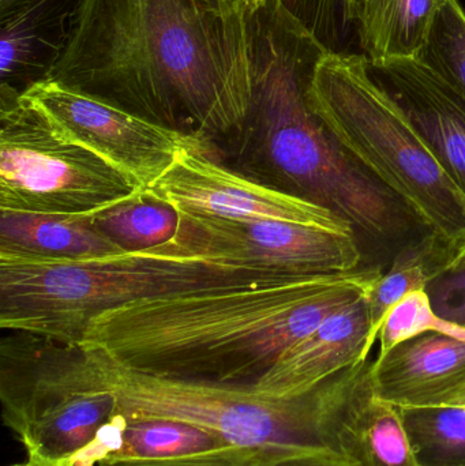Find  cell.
Returning <instances> with one entry per match:
<instances>
[{
    "label": "cell",
    "instance_id": "cell-1",
    "mask_svg": "<svg viewBox=\"0 0 465 466\" xmlns=\"http://www.w3.org/2000/svg\"><path fill=\"white\" fill-rule=\"evenodd\" d=\"M210 141L251 98L248 14L235 0H84L48 81Z\"/></svg>",
    "mask_w": 465,
    "mask_h": 466
},
{
    "label": "cell",
    "instance_id": "cell-2",
    "mask_svg": "<svg viewBox=\"0 0 465 466\" xmlns=\"http://www.w3.org/2000/svg\"><path fill=\"white\" fill-rule=\"evenodd\" d=\"M382 274L373 265L141 299L96 315L78 345L141 374L254 393L287 350Z\"/></svg>",
    "mask_w": 465,
    "mask_h": 466
},
{
    "label": "cell",
    "instance_id": "cell-3",
    "mask_svg": "<svg viewBox=\"0 0 465 466\" xmlns=\"http://www.w3.org/2000/svg\"><path fill=\"white\" fill-rule=\"evenodd\" d=\"M248 14L251 98L237 134L258 182L335 213L354 228L363 252L393 255L429 231L362 168L321 122L308 98L327 56L310 35L267 0Z\"/></svg>",
    "mask_w": 465,
    "mask_h": 466
},
{
    "label": "cell",
    "instance_id": "cell-4",
    "mask_svg": "<svg viewBox=\"0 0 465 466\" xmlns=\"http://www.w3.org/2000/svg\"><path fill=\"white\" fill-rule=\"evenodd\" d=\"M281 274L177 240L142 251L87 259H51L0 249V326L78 345L90 319L141 299Z\"/></svg>",
    "mask_w": 465,
    "mask_h": 466
},
{
    "label": "cell",
    "instance_id": "cell-5",
    "mask_svg": "<svg viewBox=\"0 0 465 466\" xmlns=\"http://www.w3.org/2000/svg\"><path fill=\"white\" fill-rule=\"evenodd\" d=\"M126 415L175 419L212 430L234 446L324 451L360 465V431L373 400L371 364L363 361L287 399L177 382L114 363L97 350Z\"/></svg>",
    "mask_w": 465,
    "mask_h": 466
},
{
    "label": "cell",
    "instance_id": "cell-6",
    "mask_svg": "<svg viewBox=\"0 0 465 466\" xmlns=\"http://www.w3.org/2000/svg\"><path fill=\"white\" fill-rule=\"evenodd\" d=\"M308 98L341 147L429 231L455 247L463 243L465 197L400 106L369 76L365 57L327 55Z\"/></svg>",
    "mask_w": 465,
    "mask_h": 466
},
{
    "label": "cell",
    "instance_id": "cell-7",
    "mask_svg": "<svg viewBox=\"0 0 465 466\" xmlns=\"http://www.w3.org/2000/svg\"><path fill=\"white\" fill-rule=\"evenodd\" d=\"M19 334L0 348L3 420L27 461L68 466L116 415V394L92 350Z\"/></svg>",
    "mask_w": 465,
    "mask_h": 466
},
{
    "label": "cell",
    "instance_id": "cell-8",
    "mask_svg": "<svg viewBox=\"0 0 465 466\" xmlns=\"http://www.w3.org/2000/svg\"><path fill=\"white\" fill-rule=\"evenodd\" d=\"M141 191L49 125L25 96H0V213L89 216Z\"/></svg>",
    "mask_w": 465,
    "mask_h": 466
},
{
    "label": "cell",
    "instance_id": "cell-9",
    "mask_svg": "<svg viewBox=\"0 0 465 466\" xmlns=\"http://www.w3.org/2000/svg\"><path fill=\"white\" fill-rule=\"evenodd\" d=\"M24 96L60 136L119 169L141 190L155 185L182 150L207 145L52 82L35 85Z\"/></svg>",
    "mask_w": 465,
    "mask_h": 466
},
{
    "label": "cell",
    "instance_id": "cell-10",
    "mask_svg": "<svg viewBox=\"0 0 465 466\" xmlns=\"http://www.w3.org/2000/svg\"><path fill=\"white\" fill-rule=\"evenodd\" d=\"M175 240L294 277L349 273L359 268L365 258L351 233L280 220H229L179 212Z\"/></svg>",
    "mask_w": 465,
    "mask_h": 466
},
{
    "label": "cell",
    "instance_id": "cell-11",
    "mask_svg": "<svg viewBox=\"0 0 465 466\" xmlns=\"http://www.w3.org/2000/svg\"><path fill=\"white\" fill-rule=\"evenodd\" d=\"M144 191L179 212L288 221L355 236L354 228L335 213L227 168L212 157L207 145L182 150L171 168Z\"/></svg>",
    "mask_w": 465,
    "mask_h": 466
},
{
    "label": "cell",
    "instance_id": "cell-12",
    "mask_svg": "<svg viewBox=\"0 0 465 466\" xmlns=\"http://www.w3.org/2000/svg\"><path fill=\"white\" fill-rule=\"evenodd\" d=\"M365 66L465 197L464 96L420 59H365Z\"/></svg>",
    "mask_w": 465,
    "mask_h": 466
},
{
    "label": "cell",
    "instance_id": "cell-13",
    "mask_svg": "<svg viewBox=\"0 0 465 466\" xmlns=\"http://www.w3.org/2000/svg\"><path fill=\"white\" fill-rule=\"evenodd\" d=\"M374 393L401 410L456 407L465 397V341L425 333L371 364Z\"/></svg>",
    "mask_w": 465,
    "mask_h": 466
},
{
    "label": "cell",
    "instance_id": "cell-14",
    "mask_svg": "<svg viewBox=\"0 0 465 466\" xmlns=\"http://www.w3.org/2000/svg\"><path fill=\"white\" fill-rule=\"evenodd\" d=\"M84 0H21L0 13V96L46 82L73 37Z\"/></svg>",
    "mask_w": 465,
    "mask_h": 466
},
{
    "label": "cell",
    "instance_id": "cell-15",
    "mask_svg": "<svg viewBox=\"0 0 465 466\" xmlns=\"http://www.w3.org/2000/svg\"><path fill=\"white\" fill-rule=\"evenodd\" d=\"M368 298L344 307L283 353L254 393L273 399L299 396L344 370L369 360Z\"/></svg>",
    "mask_w": 465,
    "mask_h": 466
},
{
    "label": "cell",
    "instance_id": "cell-16",
    "mask_svg": "<svg viewBox=\"0 0 465 466\" xmlns=\"http://www.w3.org/2000/svg\"><path fill=\"white\" fill-rule=\"evenodd\" d=\"M231 443L212 430L175 419L134 416L117 410L92 443L68 466H95L120 460H160L207 453Z\"/></svg>",
    "mask_w": 465,
    "mask_h": 466
},
{
    "label": "cell",
    "instance_id": "cell-17",
    "mask_svg": "<svg viewBox=\"0 0 465 466\" xmlns=\"http://www.w3.org/2000/svg\"><path fill=\"white\" fill-rule=\"evenodd\" d=\"M444 0H351L360 56L369 62L417 59Z\"/></svg>",
    "mask_w": 465,
    "mask_h": 466
},
{
    "label": "cell",
    "instance_id": "cell-18",
    "mask_svg": "<svg viewBox=\"0 0 465 466\" xmlns=\"http://www.w3.org/2000/svg\"><path fill=\"white\" fill-rule=\"evenodd\" d=\"M0 249L51 259H87L123 251L87 216L0 213Z\"/></svg>",
    "mask_w": 465,
    "mask_h": 466
},
{
    "label": "cell",
    "instance_id": "cell-19",
    "mask_svg": "<svg viewBox=\"0 0 465 466\" xmlns=\"http://www.w3.org/2000/svg\"><path fill=\"white\" fill-rule=\"evenodd\" d=\"M455 249L453 244L431 231L418 233L398 249L389 270L379 277L368 296L373 344L389 312L409 293L428 289L437 277L445 273Z\"/></svg>",
    "mask_w": 465,
    "mask_h": 466
},
{
    "label": "cell",
    "instance_id": "cell-20",
    "mask_svg": "<svg viewBox=\"0 0 465 466\" xmlns=\"http://www.w3.org/2000/svg\"><path fill=\"white\" fill-rule=\"evenodd\" d=\"M87 218L123 251H142L169 243L179 227V212L144 190Z\"/></svg>",
    "mask_w": 465,
    "mask_h": 466
},
{
    "label": "cell",
    "instance_id": "cell-21",
    "mask_svg": "<svg viewBox=\"0 0 465 466\" xmlns=\"http://www.w3.org/2000/svg\"><path fill=\"white\" fill-rule=\"evenodd\" d=\"M401 412L420 466H465V407Z\"/></svg>",
    "mask_w": 465,
    "mask_h": 466
},
{
    "label": "cell",
    "instance_id": "cell-22",
    "mask_svg": "<svg viewBox=\"0 0 465 466\" xmlns=\"http://www.w3.org/2000/svg\"><path fill=\"white\" fill-rule=\"evenodd\" d=\"M360 465L420 466L400 408L374 399L360 431Z\"/></svg>",
    "mask_w": 465,
    "mask_h": 466
},
{
    "label": "cell",
    "instance_id": "cell-23",
    "mask_svg": "<svg viewBox=\"0 0 465 466\" xmlns=\"http://www.w3.org/2000/svg\"><path fill=\"white\" fill-rule=\"evenodd\" d=\"M284 10L328 55L360 56L351 0H278Z\"/></svg>",
    "mask_w": 465,
    "mask_h": 466
},
{
    "label": "cell",
    "instance_id": "cell-24",
    "mask_svg": "<svg viewBox=\"0 0 465 466\" xmlns=\"http://www.w3.org/2000/svg\"><path fill=\"white\" fill-rule=\"evenodd\" d=\"M417 59L433 68L465 98V10L459 0H444Z\"/></svg>",
    "mask_w": 465,
    "mask_h": 466
},
{
    "label": "cell",
    "instance_id": "cell-25",
    "mask_svg": "<svg viewBox=\"0 0 465 466\" xmlns=\"http://www.w3.org/2000/svg\"><path fill=\"white\" fill-rule=\"evenodd\" d=\"M425 333H441L465 341V329L442 319L431 307L426 290H417L404 298L388 315L379 334V356L393 347Z\"/></svg>",
    "mask_w": 465,
    "mask_h": 466
},
{
    "label": "cell",
    "instance_id": "cell-26",
    "mask_svg": "<svg viewBox=\"0 0 465 466\" xmlns=\"http://www.w3.org/2000/svg\"><path fill=\"white\" fill-rule=\"evenodd\" d=\"M288 451H300L229 446L221 451L190 454V456L160 460H120V461L103 462L98 466H256L269 457L288 453Z\"/></svg>",
    "mask_w": 465,
    "mask_h": 466
},
{
    "label": "cell",
    "instance_id": "cell-27",
    "mask_svg": "<svg viewBox=\"0 0 465 466\" xmlns=\"http://www.w3.org/2000/svg\"><path fill=\"white\" fill-rule=\"evenodd\" d=\"M426 292L437 315L465 329V268L445 271L429 285Z\"/></svg>",
    "mask_w": 465,
    "mask_h": 466
},
{
    "label": "cell",
    "instance_id": "cell-28",
    "mask_svg": "<svg viewBox=\"0 0 465 466\" xmlns=\"http://www.w3.org/2000/svg\"><path fill=\"white\" fill-rule=\"evenodd\" d=\"M256 466H358L343 457L324 451H288L269 457Z\"/></svg>",
    "mask_w": 465,
    "mask_h": 466
},
{
    "label": "cell",
    "instance_id": "cell-29",
    "mask_svg": "<svg viewBox=\"0 0 465 466\" xmlns=\"http://www.w3.org/2000/svg\"><path fill=\"white\" fill-rule=\"evenodd\" d=\"M465 268V240L460 246L456 247L455 255H453L452 262L450 268ZM448 268V270H450Z\"/></svg>",
    "mask_w": 465,
    "mask_h": 466
},
{
    "label": "cell",
    "instance_id": "cell-30",
    "mask_svg": "<svg viewBox=\"0 0 465 466\" xmlns=\"http://www.w3.org/2000/svg\"><path fill=\"white\" fill-rule=\"evenodd\" d=\"M235 2L239 3L243 8H254L264 5L267 0H235Z\"/></svg>",
    "mask_w": 465,
    "mask_h": 466
},
{
    "label": "cell",
    "instance_id": "cell-31",
    "mask_svg": "<svg viewBox=\"0 0 465 466\" xmlns=\"http://www.w3.org/2000/svg\"><path fill=\"white\" fill-rule=\"evenodd\" d=\"M18 2H21V0H0V13H5Z\"/></svg>",
    "mask_w": 465,
    "mask_h": 466
},
{
    "label": "cell",
    "instance_id": "cell-32",
    "mask_svg": "<svg viewBox=\"0 0 465 466\" xmlns=\"http://www.w3.org/2000/svg\"><path fill=\"white\" fill-rule=\"evenodd\" d=\"M14 466H48V465H35V464H33V462L26 461V462H25V464L14 465Z\"/></svg>",
    "mask_w": 465,
    "mask_h": 466
},
{
    "label": "cell",
    "instance_id": "cell-33",
    "mask_svg": "<svg viewBox=\"0 0 465 466\" xmlns=\"http://www.w3.org/2000/svg\"><path fill=\"white\" fill-rule=\"evenodd\" d=\"M456 407H465V397L463 399V401H461L460 404L456 405Z\"/></svg>",
    "mask_w": 465,
    "mask_h": 466
}]
</instances>
